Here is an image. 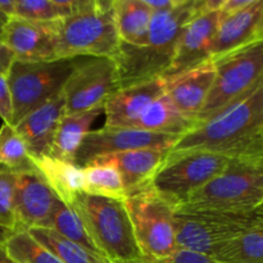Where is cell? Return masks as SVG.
Listing matches in <instances>:
<instances>
[{
    "label": "cell",
    "instance_id": "obj_4",
    "mask_svg": "<svg viewBox=\"0 0 263 263\" xmlns=\"http://www.w3.org/2000/svg\"><path fill=\"white\" fill-rule=\"evenodd\" d=\"M120 46L112 2L82 0L72 14L61 20L58 58L115 59Z\"/></svg>",
    "mask_w": 263,
    "mask_h": 263
},
{
    "label": "cell",
    "instance_id": "obj_38",
    "mask_svg": "<svg viewBox=\"0 0 263 263\" xmlns=\"http://www.w3.org/2000/svg\"><path fill=\"white\" fill-rule=\"evenodd\" d=\"M0 10L8 17H14L15 0H0Z\"/></svg>",
    "mask_w": 263,
    "mask_h": 263
},
{
    "label": "cell",
    "instance_id": "obj_35",
    "mask_svg": "<svg viewBox=\"0 0 263 263\" xmlns=\"http://www.w3.org/2000/svg\"><path fill=\"white\" fill-rule=\"evenodd\" d=\"M14 61L15 58L12 50L4 43H0V74L7 76Z\"/></svg>",
    "mask_w": 263,
    "mask_h": 263
},
{
    "label": "cell",
    "instance_id": "obj_6",
    "mask_svg": "<svg viewBox=\"0 0 263 263\" xmlns=\"http://www.w3.org/2000/svg\"><path fill=\"white\" fill-rule=\"evenodd\" d=\"M123 202L144 258L154 262L170 258L179 249L175 208L149 184L126 193Z\"/></svg>",
    "mask_w": 263,
    "mask_h": 263
},
{
    "label": "cell",
    "instance_id": "obj_11",
    "mask_svg": "<svg viewBox=\"0 0 263 263\" xmlns=\"http://www.w3.org/2000/svg\"><path fill=\"white\" fill-rule=\"evenodd\" d=\"M121 89L117 63L113 58H76L73 71L63 87L66 113H82L104 108Z\"/></svg>",
    "mask_w": 263,
    "mask_h": 263
},
{
    "label": "cell",
    "instance_id": "obj_26",
    "mask_svg": "<svg viewBox=\"0 0 263 263\" xmlns=\"http://www.w3.org/2000/svg\"><path fill=\"white\" fill-rule=\"evenodd\" d=\"M27 231L62 263H109L102 256L63 238L51 229H31Z\"/></svg>",
    "mask_w": 263,
    "mask_h": 263
},
{
    "label": "cell",
    "instance_id": "obj_17",
    "mask_svg": "<svg viewBox=\"0 0 263 263\" xmlns=\"http://www.w3.org/2000/svg\"><path fill=\"white\" fill-rule=\"evenodd\" d=\"M215 76V63L208 61L179 76L164 80L166 95L185 117L195 122L212 90Z\"/></svg>",
    "mask_w": 263,
    "mask_h": 263
},
{
    "label": "cell",
    "instance_id": "obj_33",
    "mask_svg": "<svg viewBox=\"0 0 263 263\" xmlns=\"http://www.w3.org/2000/svg\"><path fill=\"white\" fill-rule=\"evenodd\" d=\"M0 118L4 121V123H9V125H12V118H13L12 95H10L7 76H3V74H0Z\"/></svg>",
    "mask_w": 263,
    "mask_h": 263
},
{
    "label": "cell",
    "instance_id": "obj_34",
    "mask_svg": "<svg viewBox=\"0 0 263 263\" xmlns=\"http://www.w3.org/2000/svg\"><path fill=\"white\" fill-rule=\"evenodd\" d=\"M153 263H216L211 258L210 256L205 254L197 253V252L186 251V249H177L170 258L164 259V261L154 262Z\"/></svg>",
    "mask_w": 263,
    "mask_h": 263
},
{
    "label": "cell",
    "instance_id": "obj_29",
    "mask_svg": "<svg viewBox=\"0 0 263 263\" xmlns=\"http://www.w3.org/2000/svg\"><path fill=\"white\" fill-rule=\"evenodd\" d=\"M49 229L57 231L63 238L79 244L82 248L87 249V251L92 252V253L98 254V256H102L97 249V247H95L94 241L91 240L90 235L87 234L81 218L77 216V213L74 212V210L71 205L66 204L62 200H59L55 210H54L53 216H51L50 228Z\"/></svg>",
    "mask_w": 263,
    "mask_h": 263
},
{
    "label": "cell",
    "instance_id": "obj_19",
    "mask_svg": "<svg viewBox=\"0 0 263 263\" xmlns=\"http://www.w3.org/2000/svg\"><path fill=\"white\" fill-rule=\"evenodd\" d=\"M263 13V0H253L239 12L220 14L211 61L258 40V27Z\"/></svg>",
    "mask_w": 263,
    "mask_h": 263
},
{
    "label": "cell",
    "instance_id": "obj_41",
    "mask_svg": "<svg viewBox=\"0 0 263 263\" xmlns=\"http://www.w3.org/2000/svg\"><path fill=\"white\" fill-rule=\"evenodd\" d=\"M116 263H153L152 261H149V259H145L143 257V258H139V259H133V261H125V262H116Z\"/></svg>",
    "mask_w": 263,
    "mask_h": 263
},
{
    "label": "cell",
    "instance_id": "obj_18",
    "mask_svg": "<svg viewBox=\"0 0 263 263\" xmlns=\"http://www.w3.org/2000/svg\"><path fill=\"white\" fill-rule=\"evenodd\" d=\"M66 115L63 91L23 117L14 128L25 141L30 157L49 156L54 134Z\"/></svg>",
    "mask_w": 263,
    "mask_h": 263
},
{
    "label": "cell",
    "instance_id": "obj_39",
    "mask_svg": "<svg viewBox=\"0 0 263 263\" xmlns=\"http://www.w3.org/2000/svg\"><path fill=\"white\" fill-rule=\"evenodd\" d=\"M8 20H9V17L5 15L4 13L0 10V43H3V33H4V28H5V25H7Z\"/></svg>",
    "mask_w": 263,
    "mask_h": 263
},
{
    "label": "cell",
    "instance_id": "obj_9",
    "mask_svg": "<svg viewBox=\"0 0 263 263\" xmlns=\"http://www.w3.org/2000/svg\"><path fill=\"white\" fill-rule=\"evenodd\" d=\"M74 63L76 58H61L51 62H13L7 74L12 95V126L61 94L73 71Z\"/></svg>",
    "mask_w": 263,
    "mask_h": 263
},
{
    "label": "cell",
    "instance_id": "obj_31",
    "mask_svg": "<svg viewBox=\"0 0 263 263\" xmlns=\"http://www.w3.org/2000/svg\"><path fill=\"white\" fill-rule=\"evenodd\" d=\"M73 8V0H15L14 17L51 22L68 17Z\"/></svg>",
    "mask_w": 263,
    "mask_h": 263
},
{
    "label": "cell",
    "instance_id": "obj_16",
    "mask_svg": "<svg viewBox=\"0 0 263 263\" xmlns=\"http://www.w3.org/2000/svg\"><path fill=\"white\" fill-rule=\"evenodd\" d=\"M166 92L163 79L130 85L118 90L105 102L103 113L109 127H135L146 108Z\"/></svg>",
    "mask_w": 263,
    "mask_h": 263
},
{
    "label": "cell",
    "instance_id": "obj_10",
    "mask_svg": "<svg viewBox=\"0 0 263 263\" xmlns=\"http://www.w3.org/2000/svg\"><path fill=\"white\" fill-rule=\"evenodd\" d=\"M263 216V205L253 212L175 211L177 248L210 256L223 243L248 229Z\"/></svg>",
    "mask_w": 263,
    "mask_h": 263
},
{
    "label": "cell",
    "instance_id": "obj_27",
    "mask_svg": "<svg viewBox=\"0 0 263 263\" xmlns=\"http://www.w3.org/2000/svg\"><path fill=\"white\" fill-rule=\"evenodd\" d=\"M2 244L8 257L15 263H62L27 230L4 234Z\"/></svg>",
    "mask_w": 263,
    "mask_h": 263
},
{
    "label": "cell",
    "instance_id": "obj_8",
    "mask_svg": "<svg viewBox=\"0 0 263 263\" xmlns=\"http://www.w3.org/2000/svg\"><path fill=\"white\" fill-rule=\"evenodd\" d=\"M231 161L229 157L210 152L167 154L149 185L176 211L195 192L220 175Z\"/></svg>",
    "mask_w": 263,
    "mask_h": 263
},
{
    "label": "cell",
    "instance_id": "obj_14",
    "mask_svg": "<svg viewBox=\"0 0 263 263\" xmlns=\"http://www.w3.org/2000/svg\"><path fill=\"white\" fill-rule=\"evenodd\" d=\"M61 20L36 22L10 17L5 25L3 43L14 54L15 61L51 62L58 58Z\"/></svg>",
    "mask_w": 263,
    "mask_h": 263
},
{
    "label": "cell",
    "instance_id": "obj_13",
    "mask_svg": "<svg viewBox=\"0 0 263 263\" xmlns=\"http://www.w3.org/2000/svg\"><path fill=\"white\" fill-rule=\"evenodd\" d=\"M220 22V10H208L204 0L199 2L197 14L185 25L171 66L162 79H172L211 61L213 40Z\"/></svg>",
    "mask_w": 263,
    "mask_h": 263
},
{
    "label": "cell",
    "instance_id": "obj_42",
    "mask_svg": "<svg viewBox=\"0 0 263 263\" xmlns=\"http://www.w3.org/2000/svg\"><path fill=\"white\" fill-rule=\"evenodd\" d=\"M258 40H263V13H262L261 22H259V27H258Z\"/></svg>",
    "mask_w": 263,
    "mask_h": 263
},
{
    "label": "cell",
    "instance_id": "obj_28",
    "mask_svg": "<svg viewBox=\"0 0 263 263\" xmlns=\"http://www.w3.org/2000/svg\"><path fill=\"white\" fill-rule=\"evenodd\" d=\"M84 171V192L108 198L123 199L125 184L120 172L109 164H87Z\"/></svg>",
    "mask_w": 263,
    "mask_h": 263
},
{
    "label": "cell",
    "instance_id": "obj_12",
    "mask_svg": "<svg viewBox=\"0 0 263 263\" xmlns=\"http://www.w3.org/2000/svg\"><path fill=\"white\" fill-rule=\"evenodd\" d=\"M179 136L159 135L134 127H109L90 131L74 157V164L84 168L87 163L100 157L123 153L136 149H171Z\"/></svg>",
    "mask_w": 263,
    "mask_h": 263
},
{
    "label": "cell",
    "instance_id": "obj_3",
    "mask_svg": "<svg viewBox=\"0 0 263 263\" xmlns=\"http://www.w3.org/2000/svg\"><path fill=\"white\" fill-rule=\"evenodd\" d=\"M99 253L109 263L143 258L123 199L81 192L71 204Z\"/></svg>",
    "mask_w": 263,
    "mask_h": 263
},
{
    "label": "cell",
    "instance_id": "obj_5",
    "mask_svg": "<svg viewBox=\"0 0 263 263\" xmlns=\"http://www.w3.org/2000/svg\"><path fill=\"white\" fill-rule=\"evenodd\" d=\"M262 205L263 163L233 159L220 175L195 192L179 210L246 213Z\"/></svg>",
    "mask_w": 263,
    "mask_h": 263
},
{
    "label": "cell",
    "instance_id": "obj_1",
    "mask_svg": "<svg viewBox=\"0 0 263 263\" xmlns=\"http://www.w3.org/2000/svg\"><path fill=\"white\" fill-rule=\"evenodd\" d=\"M185 152H210L263 163V81L222 112L195 125L168 154Z\"/></svg>",
    "mask_w": 263,
    "mask_h": 263
},
{
    "label": "cell",
    "instance_id": "obj_24",
    "mask_svg": "<svg viewBox=\"0 0 263 263\" xmlns=\"http://www.w3.org/2000/svg\"><path fill=\"white\" fill-rule=\"evenodd\" d=\"M112 7L121 43L135 46L145 43L154 13L145 0H112Z\"/></svg>",
    "mask_w": 263,
    "mask_h": 263
},
{
    "label": "cell",
    "instance_id": "obj_20",
    "mask_svg": "<svg viewBox=\"0 0 263 263\" xmlns=\"http://www.w3.org/2000/svg\"><path fill=\"white\" fill-rule=\"evenodd\" d=\"M168 152L170 149L159 148L136 149L100 157L87 164H109L115 167L122 177L126 193H128L145 186L151 182L152 177L163 163Z\"/></svg>",
    "mask_w": 263,
    "mask_h": 263
},
{
    "label": "cell",
    "instance_id": "obj_23",
    "mask_svg": "<svg viewBox=\"0 0 263 263\" xmlns=\"http://www.w3.org/2000/svg\"><path fill=\"white\" fill-rule=\"evenodd\" d=\"M194 126V121L185 117L164 92L146 108L134 128L181 138Z\"/></svg>",
    "mask_w": 263,
    "mask_h": 263
},
{
    "label": "cell",
    "instance_id": "obj_32",
    "mask_svg": "<svg viewBox=\"0 0 263 263\" xmlns=\"http://www.w3.org/2000/svg\"><path fill=\"white\" fill-rule=\"evenodd\" d=\"M15 172L0 167V230L4 234L17 231L14 215Z\"/></svg>",
    "mask_w": 263,
    "mask_h": 263
},
{
    "label": "cell",
    "instance_id": "obj_40",
    "mask_svg": "<svg viewBox=\"0 0 263 263\" xmlns=\"http://www.w3.org/2000/svg\"><path fill=\"white\" fill-rule=\"evenodd\" d=\"M2 238H3V235H0V263H15V262H13L9 257H8L7 253H5L4 248H3V244H2Z\"/></svg>",
    "mask_w": 263,
    "mask_h": 263
},
{
    "label": "cell",
    "instance_id": "obj_2",
    "mask_svg": "<svg viewBox=\"0 0 263 263\" xmlns=\"http://www.w3.org/2000/svg\"><path fill=\"white\" fill-rule=\"evenodd\" d=\"M199 2L182 0L174 9L154 12L145 43L136 46L121 43L115 58L121 89L163 77L171 66L185 25L199 9Z\"/></svg>",
    "mask_w": 263,
    "mask_h": 263
},
{
    "label": "cell",
    "instance_id": "obj_43",
    "mask_svg": "<svg viewBox=\"0 0 263 263\" xmlns=\"http://www.w3.org/2000/svg\"><path fill=\"white\" fill-rule=\"evenodd\" d=\"M0 235H3V234H0Z\"/></svg>",
    "mask_w": 263,
    "mask_h": 263
},
{
    "label": "cell",
    "instance_id": "obj_22",
    "mask_svg": "<svg viewBox=\"0 0 263 263\" xmlns=\"http://www.w3.org/2000/svg\"><path fill=\"white\" fill-rule=\"evenodd\" d=\"M104 108H95L82 113L63 116L54 134L49 156L74 163V157L82 141L90 133V127L103 113Z\"/></svg>",
    "mask_w": 263,
    "mask_h": 263
},
{
    "label": "cell",
    "instance_id": "obj_36",
    "mask_svg": "<svg viewBox=\"0 0 263 263\" xmlns=\"http://www.w3.org/2000/svg\"><path fill=\"white\" fill-rule=\"evenodd\" d=\"M253 0H223V4L220 9L221 15H229L239 12L248 7Z\"/></svg>",
    "mask_w": 263,
    "mask_h": 263
},
{
    "label": "cell",
    "instance_id": "obj_7",
    "mask_svg": "<svg viewBox=\"0 0 263 263\" xmlns=\"http://www.w3.org/2000/svg\"><path fill=\"white\" fill-rule=\"evenodd\" d=\"M215 81L195 125L205 122L253 91L263 81V40H257L213 61Z\"/></svg>",
    "mask_w": 263,
    "mask_h": 263
},
{
    "label": "cell",
    "instance_id": "obj_25",
    "mask_svg": "<svg viewBox=\"0 0 263 263\" xmlns=\"http://www.w3.org/2000/svg\"><path fill=\"white\" fill-rule=\"evenodd\" d=\"M211 258L216 263H263V216L218 247Z\"/></svg>",
    "mask_w": 263,
    "mask_h": 263
},
{
    "label": "cell",
    "instance_id": "obj_21",
    "mask_svg": "<svg viewBox=\"0 0 263 263\" xmlns=\"http://www.w3.org/2000/svg\"><path fill=\"white\" fill-rule=\"evenodd\" d=\"M31 161L54 194L66 204H71L74 197L84 192V171L77 164L51 156L32 157Z\"/></svg>",
    "mask_w": 263,
    "mask_h": 263
},
{
    "label": "cell",
    "instance_id": "obj_15",
    "mask_svg": "<svg viewBox=\"0 0 263 263\" xmlns=\"http://www.w3.org/2000/svg\"><path fill=\"white\" fill-rule=\"evenodd\" d=\"M59 202L36 168L15 172L14 215L18 230L49 229Z\"/></svg>",
    "mask_w": 263,
    "mask_h": 263
},
{
    "label": "cell",
    "instance_id": "obj_37",
    "mask_svg": "<svg viewBox=\"0 0 263 263\" xmlns=\"http://www.w3.org/2000/svg\"><path fill=\"white\" fill-rule=\"evenodd\" d=\"M153 12H161V10H168L176 8L182 0H145Z\"/></svg>",
    "mask_w": 263,
    "mask_h": 263
},
{
    "label": "cell",
    "instance_id": "obj_30",
    "mask_svg": "<svg viewBox=\"0 0 263 263\" xmlns=\"http://www.w3.org/2000/svg\"><path fill=\"white\" fill-rule=\"evenodd\" d=\"M0 167L14 172L33 168L25 141L9 123L0 127Z\"/></svg>",
    "mask_w": 263,
    "mask_h": 263
}]
</instances>
